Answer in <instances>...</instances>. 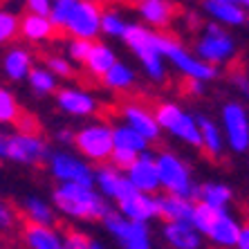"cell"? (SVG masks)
<instances>
[{
	"label": "cell",
	"mask_w": 249,
	"mask_h": 249,
	"mask_svg": "<svg viewBox=\"0 0 249 249\" xmlns=\"http://www.w3.org/2000/svg\"><path fill=\"white\" fill-rule=\"evenodd\" d=\"M54 204L63 213L86 218V220H104L110 209L104 204V200L90 189L81 184H63L54 191Z\"/></svg>",
	"instance_id": "6da1fadb"
},
{
	"label": "cell",
	"mask_w": 249,
	"mask_h": 249,
	"mask_svg": "<svg viewBox=\"0 0 249 249\" xmlns=\"http://www.w3.org/2000/svg\"><path fill=\"white\" fill-rule=\"evenodd\" d=\"M155 47L160 56L166 54L171 61H173L178 68L184 72L186 76H191L196 81H207V79H213L218 72H215L213 65L204 63V61H197V58H191L186 54V50H182V45L175 41L173 36L168 34H155Z\"/></svg>",
	"instance_id": "7a4b0ae2"
},
{
	"label": "cell",
	"mask_w": 249,
	"mask_h": 249,
	"mask_svg": "<svg viewBox=\"0 0 249 249\" xmlns=\"http://www.w3.org/2000/svg\"><path fill=\"white\" fill-rule=\"evenodd\" d=\"M124 41L142 58V63L146 65V72L153 79H162L164 70H162V61H160V52L155 47V32H148L146 27H139V25H126Z\"/></svg>",
	"instance_id": "3957f363"
},
{
	"label": "cell",
	"mask_w": 249,
	"mask_h": 249,
	"mask_svg": "<svg viewBox=\"0 0 249 249\" xmlns=\"http://www.w3.org/2000/svg\"><path fill=\"white\" fill-rule=\"evenodd\" d=\"M157 171H160V184L166 186L171 196L180 197H193L191 180H189V168L182 160H178L171 153H162L157 160Z\"/></svg>",
	"instance_id": "277c9868"
},
{
	"label": "cell",
	"mask_w": 249,
	"mask_h": 249,
	"mask_svg": "<svg viewBox=\"0 0 249 249\" xmlns=\"http://www.w3.org/2000/svg\"><path fill=\"white\" fill-rule=\"evenodd\" d=\"M74 144L83 155L94 160V162L108 160L115 153V139H112V130L108 126L83 128L81 133L74 135Z\"/></svg>",
	"instance_id": "5b68a950"
},
{
	"label": "cell",
	"mask_w": 249,
	"mask_h": 249,
	"mask_svg": "<svg viewBox=\"0 0 249 249\" xmlns=\"http://www.w3.org/2000/svg\"><path fill=\"white\" fill-rule=\"evenodd\" d=\"M104 222L106 229H110V233H115V238L124 245V249H151L144 222H133L115 211H108Z\"/></svg>",
	"instance_id": "8992f818"
},
{
	"label": "cell",
	"mask_w": 249,
	"mask_h": 249,
	"mask_svg": "<svg viewBox=\"0 0 249 249\" xmlns=\"http://www.w3.org/2000/svg\"><path fill=\"white\" fill-rule=\"evenodd\" d=\"M101 9L104 5L99 2H76V9L70 18L65 32L76 36V41H90L101 27Z\"/></svg>",
	"instance_id": "52a82bcc"
},
{
	"label": "cell",
	"mask_w": 249,
	"mask_h": 249,
	"mask_svg": "<svg viewBox=\"0 0 249 249\" xmlns=\"http://www.w3.org/2000/svg\"><path fill=\"white\" fill-rule=\"evenodd\" d=\"M5 157L16 160V162H25V164H41L50 155H47V146L41 137L16 135V137H9Z\"/></svg>",
	"instance_id": "ba28073f"
},
{
	"label": "cell",
	"mask_w": 249,
	"mask_h": 249,
	"mask_svg": "<svg viewBox=\"0 0 249 249\" xmlns=\"http://www.w3.org/2000/svg\"><path fill=\"white\" fill-rule=\"evenodd\" d=\"M52 173L65 184H81L92 186V171L76 157H70L65 153H56L52 157Z\"/></svg>",
	"instance_id": "9c48e42d"
},
{
	"label": "cell",
	"mask_w": 249,
	"mask_h": 249,
	"mask_svg": "<svg viewBox=\"0 0 249 249\" xmlns=\"http://www.w3.org/2000/svg\"><path fill=\"white\" fill-rule=\"evenodd\" d=\"M225 126H227V135H229V144L233 151L243 153L249 148V122L245 115L243 106L238 104H227L225 106Z\"/></svg>",
	"instance_id": "30bf717a"
},
{
	"label": "cell",
	"mask_w": 249,
	"mask_h": 249,
	"mask_svg": "<svg viewBox=\"0 0 249 249\" xmlns=\"http://www.w3.org/2000/svg\"><path fill=\"white\" fill-rule=\"evenodd\" d=\"M233 52V43L231 38L225 34V29L220 25H209L207 27V36L197 43V54L204 61H225L227 56H231Z\"/></svg>",
	"instance_id": "8fae6325"
},
{
	"label": "cell",
	"mask_w": 249,
	"mask_h": 249,
	"mask_svg": "<svg viewBox=\"0 0 249 249\" xmlns=\"http://www.w3.org/2000/svg\"><path fill=\"white\" fill-rule=\"evenodd\" d=\"M122 115L126 117V122L130 124L135 133H139L146 142L160 137V124L155 122V115L148 110V104H130L126 101V106H122Z\"/></svg>",
	"instance_id": "7c38bea8"
},
{
	"label": "cell",
	"mask_w": 249,
	"mask_h": 249,
	"mask_svg": "<svg viewBox=\"0 0 249 249\" xmlns=\"http://www.w3.org/2000/svg\"><path fill=\"white\" fill-rule=\"evenodd\" d=\"M117 202H119V211L126 215L128 220H133V222H144V220H148V218H153V215L160 213L157 200L148 197L146 193H139L137 189L130 191V193H126L124 197H119Z\"/></svg>",
	"instance_id": "4fadbf2b"
},
{
	"label": "cell",
	"mask_w": 249,
	"mask_h": 249,
	"mask_svg": "<svg viewBox=\"0 0 249 249\" xmlns=\"http://www.w3.org/2000/svg\"><path fill=\"white\" fill-rule=\"evenodd\" d=\"M157 209L166 225H191L193 227V207L186 197L180 196H162L157 200Z\"/></svg>",
	"instance_id": "5bb4252c"
},
{
	"label": "cell",
	"mask_w": 249,
	"mask_h": 249,
	"mask_svg": "<svg viewBox=\"0 0 249 249\" xmlns=\"http://www.w3.org/2000/svg\"><path fill=\"white\" fill-rule=\"evenodd\" d=\"M128 180L137 189L139 193H151L160 186V171H157V162L151 155H142L135 162V166L128 171Z\"/></svg>",
	"instance_id": "9a60e30c"
},
{
	"label": "cell",
	"mask_w": 249,
	"mask_h": 249,
	"mask_svg": "<svg viewBox=\"0 0 249 249\" xmlns=\"http://www.w3.org/2000/svg\"><path fill=\"white\" fill-rule=\"evenodd\" d=\"M23 233L29 249H63L61 238L45 225H38V222L23 218Z\"/></svg>",
	"instance_id": "2e32d148"
},
{
	"label": "cell",
	"mask_w": 249,
	"mask_h": 249,
	"mask_svg": "<svg viewBox=\"0 0 249 249\" xmlns=\"http://www.w3.org/2000/svg\"><path fill=\"white\" fill-rule=\"evenodd\" d=\"M97 182L99 186H101V191L106 193V196L110 197H124L126 193L135 191V186L130 184V180H126L124 175L117 173V168H110V166H101L97 171Z\"/></svg>",
	"instance_id": "e0dca14e"
},
{
	"label": "cell",
	"mask_w": 249,
	"mask_h": 249,
	"mask_svg": "<svg viewBox=\"0 0 249 249\" xmlns=\"http://www.w3.org/2000/svg\"><path fill=\"white\" fill-rule=\"evenodd\" d=\"M137 9L155 27H168V23L173 20L175 12H178V7L171 2H164V0H144L137 5Z\"/></svg>",
	"instance_id": "ac0fdd59"
},
{
	"label": "cell",
	"mask_w": 249,
	"mask_h": 249,
	"mask_svg": "<svg viewBox=\"0 0 249 249\" xmlns=\"http://www.w3.org/2000/svg\"><path fill=\"white\" fill-rule=\"evenodd\" d=\"M240 231H243V229H240L225 211H220V215L215 218L213 227H211V231H209L207 236L211 238L213 243L222 245V247H233V245H238V240H240Z\"/></svg>",
	"instance_id": "d6986e66"
},
{
	"label": "cell",
	"mask_w": 249,
	"mask_h": 249,
	"mask_svg": "<svg viewBox=\"0 0 249 249\" xmlns=\"http://www.w3.org/2000/svg\"><path fill=\"white\" fill-rule=\"evenodd\" d=\"M204 9L218 20H225L229 25H243L247 23V14L238 2L231 0H213V2H204Z\"/></svg>",
	"instance_id": "ffe728a7"
},
{
	"label": "cell",
	"mask_w": 249,
	"mask_h": 249,
	"mask_svg": "<svg viewBox=\"0 0 249 249\" xmlns=\"http://www.w3.org/2000/svg\"><path fill=\"white\" fill-rule=\"evenodd\" d=\"M56 99H58V104H61V108L72 112V115H90V112L97 110L92 97H88V94L79 92V90H70V88L58 90Z\"/></svg>",
	"instance_id": "44dd1931"
},
{
	"label": "cell",
	"mask_w": 249,
	"mask_h": 249,
	"mask_svg": "<svg viewBox=\"0 0 249 249\" xmlns=\"http://www.w3.org/2000/svg\"><path fill=\"white\" fill-rule=\"evenodd\" d=\"M20 34L25 38H29V41H43V38H54L58 32L52 25V20H47L43 16H34V14H27L20 20Z\"/></svg>",
	"instance_id": "7402d4cb"
},
{
	"label": "cell",
	"mask_w": 249,
	"mask_h": 249,
	"mask_svg": "<svg viewBox=\"0 0 249 249\" xmlns=\"http://www.w3.org/2000/svg\"><path fill=\"white\" fill-rule=\"evenodd\" d=\"M115 65H117V61H115V54L110 52V47L101 45V43H94L92 52H90V58H88V63H86L88 72L104 81V76L108 74Z\"/></svg>",
	"instance_id": "603a6c76"
},
{
	"label": "cell",
	"mask_w": 249,
	"mask_h": 249,
	"mask_svg": "<svg viewBox=\"0 0 249 249\" xmlns=\"http://www.w3.org/2000/svg\"><path fill=\"white\" fill-rule=\"evenodd\" d=\"M164 236L175 249H200V236L191 225H166Z\"/></svg>",
	"instance_id": "cb8c5ba5"
},
{
	"label": "cell",
	"mask_w": 249,
	"mask_h": 249,
	"mask_svg": "<svg viewBox=\"0 0 249 249\" xmlns=\"http://www.w3.org/2000/svg\"><path fill=\"white\" fill-rule=\"evenodd\" d=\"M197 128H200V135H202V151L204 155L215 162V160H220V153H222V142H220V133H218V128L213 124L209 122L207 117H197Z\"/></svg>",
	"instance_id": "d4e9b609"
},
{
	"label": "cell",
	"mask_w": 249,
	"mask_h": 249,
	"mask_svg": "<svg viewBox=\"0 0 249 249\" xmlns=\"http://www.w3.org/2000/svg\"><path fill=\"white\" fill-rule=\"evenodd\" d=\"M197 197H202L204 204L213 209H225V204L231 200V189L222 184H202Z\"/></svg>",
	"instance_id": "484cf974"
},
{
	"label": "cell",
	"mask_w": 249,
	"mask_h": 249,
	"mask_svg": "<svg viewBox=\"0 0 249 249\" xmlns=\"http://www.w3.org/2000/svg\"><path fill=\"white\" fill-rule=\"evenodd\" d=\"M112 139H115V148H122V151L139 153L146 146V139L135 133L133 128H117L112 130Z\"/></svg>",
	"instance_id": "4316f807"
},
{
	"label": "cell",
	"mask_w": 249,
	"mask_h": 249,
	"mask_svg": "<svg viewBox=\"0 0 249 249\" xmlns=\"http://www.w3.org/2000/svg\"><path fill=\"white\" fill-rule=\"evenodd\" d=\"M5 68L12 79H23L29 72V54L25 50H12L5 58Z\"/></svg>",
	"instance_id": "83f0119b"
},
{
	"label": "cell",
	"mask_w": 249,
	"mask_h": 249,
	"mask_svg": "<svg viewBox=\"0 0 249 249\" xmlns=\"http://www.w3.org/2000/svg\"><path fill=\"white\" fill-rule=\"evenodd\" d=\"M135 76L130 72V68H126L124 63H117L115 68L104 76V83L108 88H115V90H128V88L133 86Z\"/></svg>",
	"instance_id": "f1b7e54d"
},
{
	"label": "cell",
	"mask_w": 249,
	"mask_h": 249,
	"mask_svg": "<svg viewBox=\"0 0 249 249\" xmlns=\"http://www.w3.org/2000/svg\"><path fill=\"white\" fill-rule=\"evenodd\" d=\"M220 211H225V209H213L204 202L196 204V211H193V227H197L202 233H209L211 227H213V222H215V218L220 215Z\"/></svg>",
	"instance_id": "f546056e"
},
{
	"label": "cell",
	"mask_w": 249,
	"mask_h": 249,
	"mask_svg": "<svg viewBox=\"0 0 249 249\" xmlns=\"http://www.w3.org/2000/svg\"><path fill=\"white\" fill-rule=\"evenodd\" d=\"M74 9H76V0H58V2H54L50 18H52V25L56 27V32L68 27Z\"/></svg>",
	"instance_id": "4dcf8cb0"
},
{
	"label": "cell",
	"mask_w": 249,
	"mask_h": 249,
	"mask_svg": "<svg viewBox=\"0 0 249 249\" xmlns=\"http://www.w3.org/2000/svg\"><path fill=\"white\" fill-rule=\"evenodd\" d=\"M23 218H27V220L32 222H38V225H50V222L54 220V215L52 211L45 207V204L41 202V200H27L25 202V211H23Z\"/></svg>",
	"instance_id": "1f68e13d"
},
{
	"label": "cell",
	"mask_w": 249,
	"mask_h": 249,
	"mask_svg": "<svg viewBox=\"0 0 249 249\" xmlns=\"http://www.w3.org/2000/svg\"><path fill=\"white\" fill-rule=\"evenodd\" d=\"M20 115H23V110L18 108L16 99L7 92V90H0V122L16 124L20 119Z\"/></svg>",
	"instance_id": "d6a6232c"
},
{
	"label": "cell",
	"mask_w": 249,
	"mask_h": 249,
	"mask_svg": "<svg viewBox=\"0 0 249 249\" xmlns=\"http://www.w3.org/2000/svg\"><path fill=\"white\" fill-rule=\"evenodd\" d=\"M29 83H32V88H34L36 92H54V88H56V83H54V76L50 74V72H45V70H29Z\"/></svg>",
	"instance_id": "836d02e7"
},
{
	"label": "cell",
	"mask_w": 249,
	"mask_h": 249,
	"mask_svg": "<svg viewBox=\"0 0 249 249\" xmlns=\"http://www.w3.org/2000/svg\"><path fill=\"white\" fill-rule=\"evenodd\" d=\"M16 32H20V23L16 20V16L9 12L0 9V43L9 41L16 36Z\"/></svg>",
	"instance_id": "e575fe53"
},
{
	"label": "cell",
	"mask_w": 249,
	"mask_h": 249,
	"mask_svg": "<svg viewBox=\"0 0 249 249\" xmlns=\"http://www.w3.org/2000/svg\"><path fill=\"white\" fill-rule=\"evenodd\" d=\"M63 249H90V238L86 236V233L76 231V229H72V227H65L63 229Z\"/></svg>",
	"instance_id": "d590c367"
},
{
	"label": "cell",
	"mask_w": 249,
	"mask_h": 249,
	"mask_svg": "<svg viewBox=\"0 0 249 249\" xmlns=\"http://www.w3.org/2000/svg\"><path fill=\"white\" fill-rule=\"evenodd\" d=\"M101 29H104L106 34H112V36H124V32H126V25H124V20L119 18V14L115 12H104V16H101Z\"/></svg>",
	"instance_id": "8d00e7d4"
},
{
	"label": "cell",
	"mask_w": 249,
	"mask_h": 249,
	"mask_svg": "<svg viewBox=\"0 0 249 249\" xmlns=\"http://www.w3.org/2000/svg\"><path fill=\"white\" fill-rule=\"evenodd\" d=\"M227 76L236 83L245 94H249V79H247V70L243 68V63H229V70H227Z\"/></svg>",
	"instance_id": "74e56055"
},
{
	"label": "cell",
	"mask_w": 249,
	"mask_h": 249,
	"mask_svg": "<svg viewBox=\"0 0 249 249\" xmlns=\"http://www.w3.org/2000/svg\"><path fill=\"white\" fill-rule=\"evenodd\" d=\"M16 126H18V130H20V135H27V137H38V133H41L38 119L25 110H23V115H20V119L16 122Z\"/></svg>",
	"instance_id": "f35d334b"
},
{
	"label": "cell",
	"mask_w": 249,
	"mask_h": 249,
	"mask_svg": "<svg viewBox=\"0 0 249 249\" xmlns=\"http://www.w3.org/2000/svg\"><path fill=\"white\" fill-rule=\"evenodd\" d=\"M110 160H112V164H115V168H128V171H130L139 157H137V153H133V151H122V148H115V153H112Z\"/></svg>",
	"instance_id": "ab89813d"
},
{
	"label": "cell",
	"mask_w": 249,
	"mask_h": 249,
	"mask_svg": "<svg viewBox=\"0 0 249 249\" xmlns=\"http://www.w3.org/2000/svg\"><path fill=\"white\" fill-rule=\"evenodd\" d=\"M92 45L94 43H90V41H74L70 45V54H72L79 63L86 65L88 58H90V52H92Z\"/></svg>",
	"instance_id": "60d3db41"
},
{
	"label": "cell",
	"mask_w": 249,
	"mask_h": 249,
	"mask_svg": "<svg viewBox=\"0 0 249 249\" xmlns=\"http://www.w3.org/2000/svg\"><path fill=\"white\" fill-rule=\"evenodd\" d=\"M47 68H52V72H56V74L65 76V79H70V76H74V70L70 68L68 63H65L63 58H58V56H47Z\"/></svg>",
	"instance_id": "b9f144b4"
},
{
	"label": "cell",
	"mask_w": 249,
	"mask_h": 249,
	"mask_svg": "<svg viewBox=\"0 0 249 249\" xmlns=\"http://www.w3.org/2000/svg\"><path fill=\"white\" fill-rule=\"evenodd\" d=\"M27 9L34 16H50L52 14V7H50V2H45V0H32V2H27Z\"/></svg>",
	"instance_id": "7bdbcfd3"
},
{
	"label": "cell",
	"mask_w": 249,
	"mask_h": 249,
	"mask_svg": "<svg viewBox=\"0 0 249 249\" xmlns=\"http://www.w3.org/2000/svg\"><path fill=\"white\" fill-rule=\"evenodd\" d=\"M14 225V215H12V209L7 207V204L0 202V227L2 229H9Z\"/></svg>",
	"instance_id": "ee69618b"
},
{
	"label": "cell",
	"mask_w": 249,
	"mask_h": 249,
	"mask_svg": "<svg viewBox=\"0 0 249 249\" xmlns=\"http://www.w3.org/2000/svg\"><path fill=\"white\" fill-rule=\"evenodd\" d=\"M238 249H249V225L240 231V240H238Z\"/></svg>",
	"instance_id": "f6af8a7d"
},
{
	"label": "cell",
	"mask_w": 249,
	"mask_h": 249,
	"mask_svg": "<svg viewBox=\"0 0 249 249\" xmlns=\"http://www.w3.org/2000/svg\"><path fill=\"white\" fill-rule=\"evenodd\" d=\"M7 144H9V137L0 135V155H5V153H7Z\"/></svg>",
	"instance_id": "bcb514c9"
},
{
	"label": "cell",
	"mask_w": 249,
	"mask_h": 249,
	"mask_svg": "<svg viewBox=\"0 0 249 249\" xmlns=\"http://www.w3.org/2000/svg\"><path fill=\"white\" fill-rule=\"evenodd\" d=\"M58 139H61V142H74V137H72L70 130H61V133H58Z\"/></svg>",
	"instance_id": "7dc6e473"
},
{
	"label": "cell",
	"mask_w": 249,
	"mask_h": 249,
	"mask_svg": "<svg viewBox=\"0 0 249 249\" xmlns=\"http://www.w3.org/2000/svg\"><path fill=\"white\" fill-rule=\"evenodd\" d=\"M238 5L245 9V14H249V0H245V2H238Z\"/></svg>",
	"instance_id": "c3c4849f"
},
{
	"label": "cell",
	"mask_w": 249,
	"mask_h": 249,
	"mask_svg": "<svg viewBox=\"0 0 249 249\" xmlns=\"http://www.w3.org/2000/svg\"><path fill=\"white\" fill-rule=\"evenodd\" d=\"M90 249H101V247H99L97 243H92V245H90Z\"/></svg>",
	"instance_id": "681fc988"
},
{
	"label": "cell",
	"mask_w": 249,
	"mask_h": 249,
	"mask_svg": "<svg viewBox=\"0 0 249 249\" xmlns=\"http://www.w3.org/2000/svg\"><path fill=\"white\" fill-rule=\"evenodd\" d=\"M245 215H247V218H249V209H247V211H245Z\"/></svg>",
	"instance_id": "f907efd6"
},
{
	"label": "cell",
	"mask_w": 249,
	"mask_h": 249,
	"mask_svg": "<svg viewBox=\"0 0 249 249\" xmlns=\"http://www.w3.org/2000/svg\"><path fill=\"white\" fill-rule=\"evenodd\" d=\"M0 249H2V245H0Z\"/></svg>",
	"instance_id": "816d5d0a"
}]
</instances>
